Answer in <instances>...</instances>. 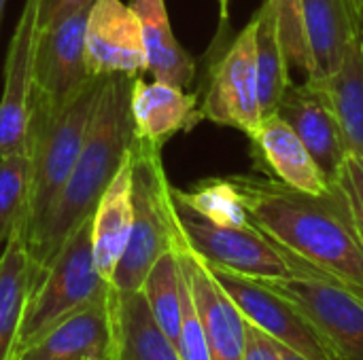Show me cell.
I'll return each instance as SVG.
<instances>
[{
    "label": "cell",
    "mask_w": 363,
    "mask_h": 360,
    "mask_svg": "<svg viewBox=\"0 0 363 360\" xmlns=\"http://www.w3.org/2000/svg\"><path fill=\"white\" fill-rule=\"evenodd\" d=\"M228 180L257 229L363 297V240L336 185L328 195H311L270 176L236 174Z\"/></svg>",
    "instance_id": "1"
},
{
    "label": "cell",
    "mask_w": 363,
    "mask_h": 360,
    "mask_svg": "<svg viewBox=\"0 0 363 360\" xmlns=\"http://www.w3.org/2000/svg\"><path fill=\"white\" fill-rule=\"evenodd\" d=\"M136 76H106L98 98L81 155L40 227L23 238L38 276L49 267L72 231L91 219L102 193L128 159L134 136L130 110L132 83Z\"/></svg>",
    "instance_id": "2"
},
{
    "label": "cell",
    "mask_w": 363,
    "mask_h": 360,
    "mask_svg": "<svg viewBox=\"0 0 363 360\" xmlns=\"http://www.w3.org/2000/svg\"><path fill=\"white\" fill-rule=\"evenodd\" d=\"M104 81L106 76H91L72 98L57 106L30 100V208L23 238L40 227L60 197L85 144Z\"/></svg>",
    "instance_id": "3"
},
{
    "label": "cell",
    "mask_w": 363,
    "mask_h": 360,
    "mask_svg": "<svg viewBox=\"0 0 363 360\" xmlns=\"http://www.w3.org/2000/svg\"><path fill=\"white\" fill-rule=\"evenodd\" d=\"M132 206L130 240L111 280V286L119 293L140 291L155 261L181 236L162 149L138 138L132 144Z\"/></svg>",
    "instance_id": "4"
},
{
    "label": "cell",
    "mask_w": 363,
    "mask_h": 360,
    "mask_svg": "<svg viewBox=\"0 0 363 360\" xmlns=\"http://www.w3.org/2000/svg\"><path fill=\"white\" fill-rule=\"evenodd\" d=\"M108 293L111 284L100 276L94 261L91 219H87L72 231L49 267L36 278L21 320L17 350L66 316L96 301H104Z\"/></svg>",
    "instance_id": "5"
},
{
    "label": "cell",
    "mask_w": 363,
    "mask_h": 360,
    "mask_svg": "<svg viewBox=\"0 0 363 360\" xmlns=\"http://www.w3.org/2000/svg\"><path fill=\"white\" fill-rule=\"evenodd\" d=\"M172 197L185 242L208 265L253 280H281L296 274L302 259L274 242L253 223L242 227L219 225L181 202L174 187Z\"/></svg>",
    "instance_id": "6"
},
{
    "label": "cell",
    "mask_w": 363,
    "mask_h": 360,
    "mask_svg": "<svg viewBox=\"0 0 363 360\" xmlns=\"http://www.w3.org/2000/svg\"><path fill=\"white\" fill-rule=\"evenodd\" d=\"M294 301L336 360H363V297L306 261L289 278L259 280Z\"/></svg>",
    "instance_id": "7"
},
{
    "label": "cell",
    "mask_w": 363,
    "mask_h": 360,
    "mask_svg": "<svg viewBox=\"0 0 363 360\" xmlns=\"http://www.w3.org/2000/svg\"><path fill=\"white\" fill-rule=\"evenodd\" d=\"M255 28L257 21L253 17L215 62L204 102L200 104L202 119L234 127L247 134L249 140L262 125Z\"/></svg>",
    "instance_id": "8"
},
{
    "label": "cell",
    "mask_w": 363,
    "mask_h": 360,
    "mask_svg": "<svg viewBox=\"0 0 363 360\" xmlns=\"http://www.w3.org/2000/svg\"><path fill=\"white\" fill-rule=\"evenodd\" d=\"M91 4L62 13L38 28L32 64V100L57 106L72 98L89 79L85 30Z\"/></svg>",
    "instance_id": "9"
},
{
    "label": "cell",
    "mask_w": 363,
    "mask_h": 360,
    "mask_svg": "<svg viewBox=\"0 0 363 360\" xmlns=\"http://www.w3.org/2000/svg\"><path fill=\"white\" fill-rule=\"evenodd\" d=\"M208 267L213 269L225 293L232 297V301L238 306L249 325L264 331L283 348H289L306 359L336 360L323 337L294 301L259 280L245 278L221 267Z\"/></svg>",
    "instance_id": "10"
},
{
    "label": "cell",
    "mask_w": 363,
    "mask_h": 360,
    "mask_svg": "<svg viewBox=\"0 0 363 360\" xmlns=\"http://www.w3.org/2000/svg\"><path fill=\"white\" fill-rule=\"evenodd\" d=\"M185 280L189 284L213 360H245L247 318L215 278L208 263L189 248L185 236L177 238L174 246Z\"/></svg>",
    "instance_id": "11"
},
{
    "label": "cell",
    "mask_w": 363,
    "mask_h": 360,
    "mask_svg": "<svg viewBox=\"0 0 363 360\" xmlns=\"http://www.w3.org/2000/svg\"><path fill=\"white\" fill-rule=\"evenodd\" d=\"M38 34V0H26L13 30L0 95V157L28 153V123L32 100V64Z\"/></svg>",
    "instance_id": "12"
},
{
    "label": "cell",
    "mask_w": 363,
    "mask_h": 360,
    "mask_svg": "<svg viewBox=\"0 0 363 360\" xmlns=\"http://www.w3.org/2000/svg\"><path fill=\"white\" fill-rule=\"evenodd\" d=\"M85 55L91 76H140L147 72L143 28L130 4L94 0L85 30Z\"/></svg>",
    "instance_id": "13"
},
{
    "label": "cell",
    "mask_w": 363,
    "mask_h": 360,
    "mask_svg": "<svg viewBox=\"0 0 363 360\" xmlns=\"http://www.w3.org/2000/svg\"><path fill=\"white\" fill-rule=\"evenodd\" d=\"M277 115L300 136L334 187L349 151L342 140L338 119L323 91L308 81L304 85L291 83L279 102Z\"/></svg>",
    "instance_id": "14"
},
{
    "label": "cell",
    "mask_w": 363,
    "mask_h": 360,
    "mask_svg": "<svg viewBox=\"0 0 363 360\" xmlns=\"http://www.w3.org/2000/svg\"><path fill=\"white\" fill-rule=\"evenodd\" d=\"M111 350L113 329L106 297L53 325L17 350L13 360H111Z\"/></svg>",
    "instance_id": "15"
},
{
    "label": "cell",
    "mask_w": 363,
    "mask_h": 360,
    "mask_svg": "<svg viewBox=\"0 0 363 360\" xmlns=\"http://www.w3.org/2000/svg\"><path fill=\"white\" fill-rule=\"evenodd\" d=\"M251 144L255 159L270 178L311 195H328L334 189L308 153L306 144L277 112L262 119Z\"/></svg>",
    "instance_id": "16"
},
{
    "label": "cell",
    "mask_w": 363,
    "mask_h": 360,
    "mask_svg": "<svg viewBox=\"0 0 363 360\" xmlns=\"http://www.w3.org/2000/svg\"><path fill=\"white\" fill-rule=\"evenodd\" d=\"M198 106V93H187L183 87L162 81L147 83L136 76L130 95L134 136L162 149L174 134L189 132L202 121Z\"/></svg>",
    "instance_id": "17"
},
{
    "label": "cell",
    "mask_w": 363,
    "mask_h": 360,
    "mask_svg": "<svg viewBox=\"0 0 363 360\" xmlns=\"http://www.w3.org/2000/svg\"><path fill=\"white\" fill-rule=\"evenodd\" d=\"M302 19L313 62L308 81L336 74L357 38L355 0H302Z\"/></svg>",
    "instance_id": "18"
},
{
    "label": "cell",
    "mask_w": 363,
    "mask_h": 360,
    "mask_svg": "<svg viewBox=\"0 0 363 360\" xmlns=\"http://www.w3.org/2000/svg\"><path fill=\"white\" fill-rule=\"evenodd\" d=\"M108 314L113 329L111 360H183L153 320L143 291L119 293L111 286Z\"/></svg>",
    "instance_id": "19"
},
{
    "label": "cell",
    "mask_w": 363,
    "mask_h": 360,
    "mask_svg": "<svg viewBox=\"0 0 363 360\" xmlns=\"http://www.w3.org/2000/svg\"><path fill=\"white\" fill-rule=\"evenodd\" d=\"M132 151L91 214V246L100 276L111 284L132 231Z\"/></svg>",
    "instance_id": "20"
},
{
    "label": "cell",
    "mask_w": 363,
    "mask_h": 360,
    "mask_svg": "<svg viewBox=\"0 0 363 360\" xmlns=\"http://www.w3.org/2000/svg\"><path fill=\"white\" fill-rule=\"evenodd\" d=\"M132 11L136 13L143 40L147 51V72L153 81L170 83L177 87H189L196 76V62L177 40L166 2L164 0H132Z\"/></svg>",
    "instance_id": "21"
},
{
    "label": "cell",
    "mask_w": 363,
    "mask_h": 360,
    "mask_svg": "<svg viewBox=\"0 0 363 360\" xmlns=\"http://www.w3.org/2000/svg\"><path fill=\"white\" fill-rule=\"evenodd\" d=\"M36 278L23 231H15L0 252V360H13L17 352L21 320Z\"/></svg>",
    "instance_id": "22"
},
{
    "label": "cell",
    "mask_w": 363,
    "mask_h": 360,
    "mask_svg": "<svg viewBox=\"0 0 363 360\" xmlns=\"http://www.w3.org/2000/svg\"><path fill=\"white\" fill-rule=\"evenodd\" d=\"M328 98L347 151L363 159V51L359 38L347 51L340 70L321 81H308Z\"/></svg>",
    "instance_id": "23"
},
{
    "label": "cell",
    "mask_w": 363,
    "mask_h": 360,
    "mask_svg": "<svg viewBox=\"0 0 363 360\" xmlns=\"http://www.w3.org/2000/svg\"><path fill=\"white\" fill-rule=\"evenodd\" d=\"M255 59H257V79H259V106L262 119L277 112L279 102L287 87L291 85V64L287 59L281 28L274 6L266 0L255 13Z\"/></svg>",
    "instance_id": "24"
},
{
    "label": "cell",
    "mask_w": 363,
    "mask_h": 360,
    "mask_svg": "<svg viewBox=\"0 0 363 360\" xmlns=\"http://www.w3.org/2000/svg\"><path fill=\"white\" fill-rule=\"evenodd\" d=\"M183 289L185 276L181 269V261L177 257V250L170 248L155 261L140 291L147 299L153 320L174 346L179 342L183 323Z\"/></svg>",
    "instance_id": "25"
},
{
    "label": "cell",
    "mask_w": 363,
    "mask_h": 360,
    "mask_svg": "<svg viewBox=\"0 0 363 360\" xmlns=\"http://www.w3.org/2000/svg\"><path fill=\"white\" fill-rule=\"evenodd\" d=\"M30 208V157H0V252L15 231H23Z\"/></svg>",
    "instance_id": "26"
},
{
    "label": "cell",
    "mask_w": 363,
    "mask_h": 360,
    "mask_svg": "<svg viewBox=\"0 0 363 360\" xmlns=\"http://www.w3.org/2000/svg\"><path fill=\"white\" fill-rule=\"evenodd\" d=\"M174 193L181 202H185L189 208H194L198 214L206 216L213 223L236 227L251 223L238 191L228 178H208L198 182L189 191L174 189Z\"/></svg>",
    "instance_id": "27"
},
{
    "label": "cell",
    "mask_w": 363,
    "mask_h": 360,
    "mask_svg": "<svg viewBox=\"0 0 363 360\" xmlns=\"http://www.w3.org/2000/svg\"><path fill=\"white\" fill-rule=\"evenodd\" d=\"M279 17L281 40L287 53L291 68L302 70L306 76L313 72L311 51L304 34V19H302V0H268Z\"/></svg>",
    "instance_id": "28"
},
{
    "label": "cell",
    "mask_w": 363,
    "mask_h": 360,
    "mask_svg": "<svg viewBox=\"0 0 363 360\" xmlns=\"http://www.w3.org/2000/svg\"><path fill=\"white\" fill-rule=\"evenodd\" d=\"M177 350L183 360H213L187 280H185V289H183V323H181V335L177 342Z\"/></svg>",
    "instance_id": "29"
},
{
    "label": "cell",
    "mask_w": 363,
    "mask_h": 360,
    "mask_svg": "<svg viewBox=\"0 0 363 360\" xmlns=\"http://www.w3.org/2000/svg\"><path fill=\"white\" fill-rule=\"evenodd\" d=\"M336 187L345 195V202L351 210V216L355 221V227L363 240V159L349 153L342 170L338 174Z\"/></svg>",
    "instance_id": "30"
},
{
    "label": "cell",
    "mask_w": 363,
    "mask_h": 360,
    "mask_svg": "<svg viewBox=\"0 0 363 360\" xmlns=\"http://www.w3.org/2000/svg\"><path fill=\"white\" fill-rule=\"evenodd\" d=\"M281 356V344H277L272 337H268L257 327H247V348L245 360H279Z\"/></svg>",
    "instance_id": "31"
},
{
    "label": "cell",
    "mask_w": 363,
    "mask_h": 360,
    "mask_svg": "<svg viewBox=\"0 0 363 360\" xmlns=\"http://www.w3.org/2000/svg\"><path fill=\"white\" fill-rule=\"evenodd\" d=\"M94 0H38V28L47 25L62 13H68L77 6L91 4Z\"/></svg>",
    "instance_id": "32"
},
{
    "label": "cell",
    "mask_w": 363,
    "mask_h": 360,
    "mask_svg": "<svg viewBox=\"0 0 363 360\" xmlns=\"http://www.w3.org/2000/svg\"><path fill=\"white\" fill-rule=\"evenodd\" d=\"M355 15H357V38L363 51V0H355Z\"/></svg>",
    "instance_id": "33"
},
{
    "label": "cell",
    "mask_w": 363,
    "mask_h": 360,
    "mask_svg": "<svg viewBox=\"0 0 363 360\" xmlns=\"http://www.w3.org/2000/svg\"><path fill=\"white\" fill-rule=\"evenodd\" d=\"M279 360H311L306 359V356H302V354H298V352H294V350H289V348H283L281 346V356Z\"/></svg>",
    "instance_id": "34"
},
{
    "label": "cell",
    "mask_w": 363,
    "mask_h": 360,
    "mask_svg": "<svg viewBox=\"0 0 363 360\" xmlns=\"http://www.w3.org/2000/svg\"><path fill=\"white\" fill-rule=\"evenodd\" d=\"M219 4V17H221V23H225L230 19V0H217Z\"/></svg>",
    "instance_id": "35"
},
{
    "label": "cell",
    "mask_w": 363,
    "mask_h": 360,
    "mask_svg": "<svg viewBox=\"0 0 363 360\" xmlns=\"http://www.w3.org/2000/svg\"><path fill=\"white\" fill-rule=\"evenodd\" d=\"M4 6H6V0H0V21H2V15H4Z\"/></svg>",
    "instance_id": "36"
}]
</instances>
